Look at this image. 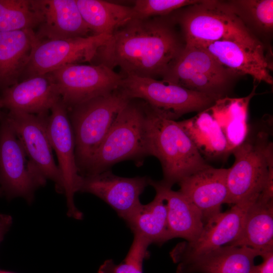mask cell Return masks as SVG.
<instances>
[{
  "instance_id": "cell-27",
  "label": "cell",
  "mask_w": 273,
  "mask_h": 273,
  "mask_svg": "<svg viewBox=\"0 0 273 273\" xmlns=\"http://www.w3.org/2000/svg\"><path fill=\"white\" fill-rule=\"evenodd\" d=\"M84 22L93 35H111L134 18L132 7L102 0H76Z\"/></svg>"
},
{
  "instance_id": "cell-24",
  "label": "cell",
  "mask_w": 273,
  "mask_h": 273,
  "mask_svg": "<svg viewBox=\"0 0 273 273\" xmlns=\"http://www.w3.org/2000/svg\"><path fill=\"white\" fill-rule=\"evenodd\" d=\"M256 87L247 97L237 99L225 97L217 100L209 108L224 135L230 154L248 136V107L255 95Z\"/></svg>"
},
{
  "instance_id": "cell-33",
  "label": "cell",
  "mask_w": 273,
  "mask_h": 273,
  "mask_svg": "<svg viewBox=\"0 0 273 273\" xmlns=\"http://www.w3.org/2000/svg\"><path fill=\"white\" fill-rule=\"evenodd\" d=\"M12 221V217L11 215L0 214V243L3 241L5 234L9 230Z\"/></svg>"
},
{
  "instance_id": "cell-14",
  "label": "cell",
  "mask_w": 273,
  "mask_h": 273,
  "mask_svg": "<svg viewBox=\"0 0 273 273\" xmlns=\"http://www.w3.org/2000/svg\"><path fill=\"white\" fill-rule=\"evenodd\" d=\"M259 195L247 197L210 218L196 241L178 243L172 250L170 255L173 262L177 264L234 241L240 233L248 209Z\"/></svg>"
},
{
  "instance_id": "cell-30",
  "label": "cell",
  "mask_w": 273,
  "mask_h": 273,
  "mask_svg": "<svg viewBox=\"0 0 273 273\" xmlns=\"http://www.w3.org/2000/svg\"><path fill=\"white\" fill-rule=\"evenodd\" d=\"M150 243L143 238L134 235L131 247L124 259L115 264L110 259L100 266L98 273H143V264L148 257Z\"/></svg>"
},
{
  "instance_id": "cell-21",
  "label": "cell",
  "mask_w": 273,
  "mask_h": 273,
  "mask_svg": "<svg viewBox=\"0 0 273 273\" xmlns=\"http://www.w3.org/2000/svg\"><path fill=\"white\" fill-rule=\"evenodd\" d=\"M149 185L162 194L166 203L170 240L180 238L188 242L196 241L204 225L200 210L184 194L173 191L161 181L150 178Z\"/></svg>"
},
{
  "instance_id": "cell-16",
  "label": "cell",
  "mask_w": 273,
  "mask_h": 273,
  "mask_svg": "<svg viewBox=\"0 0 273 273\" xmlns=\"http://www.w3.org/2000/svg\"><path fill=\"white\" fill-rule=\"evenodd\" d=\"M197 47L205 49L222 66L238 75H249L255 81L272 84L271 64L264 54V46L221 40Z\"/></svg>"
},
{
  "instance_id": "cell-29",
  "label": "cell",
  "mask_w": 273,
  "mask_h": 273,
  "mask_svg": "<svg viewBox=\"0 0 273 273\" xmlns=\"http://www.w3.org/2000/svg\"><path fill=\"white\" fill-rule=\"evenodd\" d=\"M40 22L32 0H0V32L34 30Z\"/></svg>"
},
{
  "instance_id": "cell-17",
  "label": "cell",
  "mask_w": 273,
  "mask_h": 273,
  "mask_svg": "<svg viewBox=\"0 0 273 273\" xmlns=\"http://www.w3.org/2000/svg\"><path fill=\"white\" fill-rule=\"evenodd\" d=\"M41 22L35 32L38 41L89 36L76 0H33Z\"/></svg>"
},
{
  "instance_id": "cell-25",
  "label": "cell",
  "mask_w": 273,
  "mask_h": 273,
  "mask_svg": "<svg viewBox=\"0 0 273 273\" xmlns=\"http://www.w3.org/2000/svg\"><path fill=\"white\" fill-rule=\"evenodd\" d=\"M155 191L151 202L145 205L141 203L124 220L134 235L143 238L150 244H162L170 240L167 207L162 194Z\"/></svg>"
},
{
  "instance_id": "cell-10",
  "label": "cell",
  "mask_w": 273,
  "mask_h": 273,
  "mask_svg": "<svg viewBox=\"0 0 273 273\" xmlns=\"http://www.w3.org/2000/svg\"><path fill=\"white\" fill-rule=\"evenodd\" d=\"M50 73L68 109L117 89L123 79L103 64H71Z\"/></svg>"
},
{
  "instance_id": "cell-7",
  "label": "cell",
  "mask_w": 273,
  "mask_h": 273,
  "mask_svg": "<svg viewBox=\"0 0 273 273\" xmlns=\"http://www.w3.org/2000/svg\"><path fill=\"white\" fill-rule=\"evenodd\" d=\"M272 143L264 131L245 141L232 152L233 165L228 168L226 203L234 205L247 197L259 195L273 166Z\"/></svg>"
},
{
  "instance_id": "cell-6",
  "label": "cell",
  "mask_w": 273,
  "mask_h": 273,
  "mask_svg": "<svg viewBox=\"0 0 273 273\" xmlns=\"http://www.w3.org/2000/svg\"><path fill=\"white\" fill-rule=\"evenodd\" d=\"M119 88L129 99L142 100L157 114L173 120L207 110L218 100L176 84L134 76L123 77Z\"/></svg>"
},
{
  "instance_id": "cell-5",
  "label": "cell",
  "mask_w": 273,
  "mask_h": 273,
  "mask_svg": "<svg viewBox=\"0 0 273 273\" xmlns=\"http://www.w3.org/2000/svg\"><path fill=\"white\" fill-rule=\"evenodd\" d=\"M148 139L150 156L159 160L163 174L161 181L169 187L209 166L178 121L161 116L150 107Z\"/></svg>"
},
{
  "instance_id": "cell-1",
  "label": "cell",
  "mask_w": 273,
  "mask_h": 273,
  "mask_svg": "<svg viewBox=\"0 0 273 273\" xmlns=\"http://www.w3.org/2000/svg\"><path fill=\"white\" fill-rule=\"evenodd\" d=\"M176 26L171 14L133 18L114 32L92 62L112 69L118 67L123 77L162 78L185 47Z\"/></svg>"
},
{
  "instance_id": "cell-20",
  "label": "cell",
  "mask_w": 273,
  "mask_h": 273,
  "mask_svg": "<svg viewBox=\"0 0 273 273\" xmlns=\"http://www.w3.org/2000/svg\"><path fill=\"white\" fill-rule=\"evenodd\" d=\"M258 256L250 248L223 246L178 263L176 273H249Z\"/></svg>"
},
{
  "instance_id": "cell-23",
  "label": "cell",
  "mask_w": 273,
  "mask_h": 273,
  "mask_svg": "<svg viewBox=\"0 0 273 273\" xmlns=\"http://www.w3.org/2000/svg\"><path fill=\"white\" fill-rule=\"evenodd\" d=\"M228 245L246 247L261 255L273 250V200H257L249 207L242 229Z\"/></svg>"
},
{
  "instance_id": "cell-26",
  "label": "cell",
  "mask_w": 273,
  "mask_h": 273,
  "mask_svg": "<svg viewBox=\"0 0 273 273\" xmlns=\"http://www.w3.org/2000/svg\"><path fill=\"white\" fill-rule=\"evenodd\" d=\"M178 123L204 159L230 154L224 135L209 108Z\"/></svg>"
},
{
  "instance_id": "cell-9",
  "label": "cell",
  "mask_w": 273,
  "mask_h": 273,
  "mask_svg": "<svg viewBox=\"0 0 273 273\" xmlns=\"http://www.w3.org/2000/svg\"><path fill=\"white\" fill-rule=\"evenodd\" d=\"M31 163L3 113L0 121V186L7 198L31 202L37 189L46 184Z\"/></svg>"
},
{
  "instance_id": "cell-35",
  "label": "cell",
  "mask_w": 273,
  "mask_h": 273,
  "mask_svg": "<svg viewBox=\"0 0 273 273\" xmlns=\"http://www.w3.org/2000/svg\"><path fill=\"white\" fill-rule=\"evenodd\" d=\"M0 273H16V272L0 269Z\"/></svg>"
},
{
  "instance_id": "cell-12",
  "label": "cell",
  "mask_w": 273,
  "mask_h": 273,
  "mask_svg": "<svg viewBox=\"0 0 273 273\" xmlns=\"http://www.w3.org/2000/svg\"><path fill=\"white\" fill-rule=\"evenodd\" d=\"M110 36L92 34L83 37L38 41L22 76L25 79L50 73L69 64L92 62L97 50Z\"/></svg>"
},
{
  "instance_id": "cell-28",
  "label": "cell",
  "mask_w": 273,
  "mask_h": 273,
  "mask_svg": "<svg viewBox=\"0 0 273 273\" xmlns=\"http://www.w3.org/2000/svg\"><path fill=\"white\" fill-rule=\"evenodd\" d=\"M224 2L230 11L260 41V38L271 37L273 31L272 0Z\"/></svg>"
},
{
  "instance_id": "cell-2",
  "label": "cell",
  "mask_w": 273,
  "mask_h": 273,
  "mask_svg": "<svg viewBox=\"0 0 273 273\" xmlns=\"http://www.w3.org/2000/svg\"><path fill=\"white\" fill-rule=\"evenodd\" d=\"M149 109L144 101L130 100L120 111L82 176L101 173L123 160L141 159L150 156Z\"/></svg>"
},
{
  "instance_id": "cell-13",
  "label": "cell",
  "mask_w": 273,
  "mask_h": 273,
  "mask_svg": "<svg viewBox=\"0 0 273 273\" xmlns=\"http://www.w3.org/2000/svg\"><path fill=\"white\" fill-rule=\"evenodd\" d=\"M47 128L63 179L64 193L68 208V214L75 219H81L82 213L74 204V195L79 191L82 176L79 172L76 163L74 139L68 109L61 99L51 110Z\"/></svg>"
},
{
  "instance_id": "cell-8",
  "label": "cell",
  "mask_w": 273,
  "mask_h": 273,
  "mask_svg": "<svg viewBox=\"0 0 273 273\" xmlns=\"http://www.w3.org/2000/svg\"><path fill=\"white\" fill-rule=\"evenodd\" d=\"M238 76L222 66L205 49L185 46L162 80L219 100L225 97Z\"/></svg>"
},
{
  "instance_id": "cell-31",
  "label": "cell",
  "mask_w": 273,
  "mask_h": 273,
  "mask_svg": "<svg viewBox=\"0 0 273 273\" xmlns=\"http://www.w3.org/2000/svg\"><path fill=\"white\" fill-rule=\"evenodd\" d=\"M198 0H136L132 7L134 18L169 15L176 10L200 2Z\"/></svg>"
},
{
  "instance_id": "cell-32",
  "label": "cell",
  "mask_w": 273,
  "mask_h": 273,
  "mask_svg": "<svg viewBox=\"0 0 273 273\" xmlns=\"http://www.w3.org/2000/svg\"><path fill=\"white\" fill-rule=\"evenodd\" d=\"M262 262L258 265H253L249 273H273V250L262 253Z\"/></svg>"
},
{
  "instance_id": "cell-11",
  "label": "cell",
  "mask_w": 273,
  "mask_h": 273,
  "mask_svg": "<svg viewBox=\"0 0 273 273\" xmlns=\"http://www.w3.org/2000/svg\"><path fill=\"white\" fill-rule=\"evenodd\" d=\"M4 113L40 176L46 181L52 180L58 192L64 193L62 177L54 160L48 132L49 113L30 114L8 111Z\"/></svg>"
},
{
  "instance_id": "cell-34",
  "label": "cell",
  "mask_w": 273,
  "mask_h": 273,
  "mask_svg": "<svg viewBox=\"0 0 273 273\" xmlns=\"http://www.w3.org/2000/svg\"><path fill=\"white\" fill-rule=\"evenodd\" d=\"M3 108V106H2V103L0 101V121L2 118V117H3V112H2V109Z\"/></svg>"
},
{
  "instance_id": "cell-4",
  "label": "cell",
  "mask_w": 273,
  "mask_h": 273,
  "mask_svg": "<svg viewBox=\"0 0 273 273\" xmlns=\"http://www.w3.org/2000/svg\"><path fill=\"white\" fill-rule=\"evenodd\" d=\"M130 100L118 88L68 109L74 139L75 160L81 176Z\"/></svg>"
},
{
  "instance_id": "cell-36",
  "label": "cell",
  "mask_w": 273,
  "mask_h": 273,
  "mask_svg": "<svg viewBox=\"0 0 273 273\" xmlns=\"http://www.w3.org/2000/svg\"><path fill=\"white\" fill-rule=\"evenodd\" d=\"M3 194V190L0 186V196Z\"/></svg>"
},
{
  "instance_id": "cell-15",
  "label": "cell",
  "mask_w": 273,
  "mask_h": 273,
  "mask_svg": "<svg viewBox=\"0 0 273 273\" xmlns=\"http://www.w3.org/2000/svg\"><path fill=\"white\" fill-rule=\"evenodd\" d=\"M150 177H124L107 170L82 176L79 191L100 198L124 220L141 204L140 197L149 185Z\"/></svg>"
},
{
  "instance_id": "cell-19",
  "label": "cell",
  "mask_w": 273,
  "mask_h": 273,
  "mask_svg": "<svg viewBox=\"0 0 273 273\" xmlns=\"http://www.w3.org/2000/svg\"><path fill=\"white\" fill-rule=\"evenodd\" d=\"M61 99L49 73L26 78L2 90L0 101L9 111L41 114L49 113Z\"/></svg>"
},
{
  "instance_id": "cell-18",
  "label": "cell",
  "mask_w": 273,
  "mask_h": 273,
  "mask_svg": "<svg viewBox=\"0 0 273 273\" xmlns=\"http://www.w3.org/2000/svg\"><path fill=\"white\" fill-rule=\"evenodd\" d=\"M228 168L209 165L184 177L178 183L179 191L200 210L204 223L220 212L228 198Z\"/></svg>"
},
{
  "instance_id": "cell-3",
  "label": "cell",
  "mask_w": 273,
  "mask_h": 273,
  "mask_svg": "<svg viewBox=\"0 0 273 273\" xmlns=\"http://www.w3.org/2000/svg\"><path fill=\"white\" fill-rule=\"evenodd\" d=\"M171 15L180 29L185 46L199 47L221 40L264 46L224 1H200L176 10Z\"/></svg>"
},
{
  "instance_id": "cell-22",
  "label": "cell",
  "mask_w": 273,
  "mask_h": 273,
  "mask_svg": "<svg viewBox=\"0 0 273 273\" xmlns=\"http://www.w3.org/2000/svg\"><path fill=\"white\" fill-rule=\"evenodd\" d=\"M38 41L33 30L0 32V89L19 81Z\"/></svg>"
}]
</instances>
